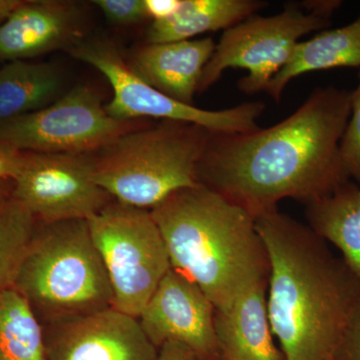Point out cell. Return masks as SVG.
Returning <instances> with one entry per match:
<instances>
[{
    "label": "cell",
    "instance_id": "27",
    "mask_svg": "<svg viewBox=\"0 0 360 360\" xmlns=\"http://www.w3.org/2000/svg\"><path fill=\"white\" fill-rule=\"evenodd\" d=\"M155 360H200L191 348L179 342H167L158 348Z\"/></svg>",
    "mask_w": 360,
    "mask_h": 360
},
{
    "label": "cell",
    "instance_id": "10",
    "mask_svg": "<svg viewBox=\"0 0 360 360\" xmlns=\"http://www.w3.org/2000/svg\"><path fill=\"white\" fill-rule=\"evenodd\" d=\"M94 169L90 155L26 153L13 198L44 224L89 220L110 202Z\"/></svg>",
    "mask_w": 360,
    "mask_h": 360
},
{
    "label": "cell",
    "instance_id": "25",
    "mask_svg": "<svg viewBox=\"0 0 360 360\" xmlns=\"http://www.w3.org/2000/svg\"><path fill=\"white\" fill-rule=\"evenodd\" d=\"M25 151L0 139V181H14L25 165Z\"/></svg>",
    "mask_w": 360,
    "mask_h": 360
},
{
    "label": "cell",
    "instance_id": "4",
    "mask_svg": "<svg viewBox=\"0 0 360 360\" xmlns=\"http://www.w3.org/2000/svg\"><path fill=\"white\" fill-rule=\"evenodd\" d=\"M212 132L170 120L130 130L94 156V179L115 201L151 210L175 191L200 184L198 163Z\"/></svg>",
    "mask_w": 360,
    "mask_h": 360
},
{
    "label": "cell",
    "instance_id": "5",
    "mask_svg": "<svg viewBox=\"0 0 360 360\" xmlns=\"http://www.w3.org/2000/svg\"><path fill=\"white\" fill-rule=\"evenodd\" d=\"M13 288L53 324L111 307L112 288L87 220L34 232Z\"/></svg>",
    "mask_w": 360,
    "mask_h": 360
},
{
    "label": "cell",
    "instance_id": "15",
    "mask_svg": "<svg viewBox=\"0 0 360 360\" xmlns=\"http://www.w3.org/2000/svg\"><path fill=\"white\" fill-rule=\"evenodd\" d=\"M221 360H284L267 314V283L246 290L226 311L215 310Z\"/></svg>",
    "mask_w": 360,
    "mask_h": 360
},
{
    "label": "cell",
    "instance_id": "17",
    "mask_svg": "<svg viewBox=\"0 0 360 360\" xmlns=\"http://www.w3.org/2000/svg\"><path fill=\"white\" fill-rule=\"evenodd\" d=\"M266 6L260 0H182L172 18L153 21L148 44L184 41L206 32H225Z\"/></svg>",
    "mask_w": 360,
    "mask_h": 360
},
{
    "label": "cell",
    "instance_id": "19",
    "mask_svg": "<svg viewBox=\"0 0 360 360\" xmlns=\"http://www.w3.org/2000/svg\"><path fill=\"white\" fill-rule=\"evenodd\" d=\"M61 77L47 63L16 60L0 68V122L34 112L53 103Z\"/></svg>",
    "mask_w": 360,
    "mask_h": 360
},
{
    "label": "cell",
    "instance_id": "21",
    "mask_svg": "<svg viewBox=\"0 0 360 360\" xmlns=\"http://www.w3.org/2000/svg\"><path fill=\"white\" fill-rule=\"evenodd\" d=\"M34 217L11 198L0 210V297L14 288L34 236Z\"/></svg>",
    "mask_w": 360,
    "mask_h": 360
},
{
    "label": "cell",
    "instance_id": "11",
    "mask_svg": "<svg viewBox=\"0 0 360 360\" xmlns=\"http://www.w3.org/2000/svg\"><path fill=\"white\" fill-rule=\"evenodd\" d=\"M139 322L156 348L179 342L200 360H221L217 333L215 307L193 281L174 269L158 285L142 310Z\"/></svg>",
    "mask_w": 360,
    "mask_h": 360
},
{
    "label": "cell",
    "instance_id": "22",
    "mask_svg": "<svg viewBox=\"0 0 360 360\" xmlns=\"http://www.w3.org/2000/svg\"><path fill=\"white\" fill-rule=\"evenodd\" d=\"M340 148L350 179L360 186V71L359 84L352 90V115Z\"/></svg>",
    "mask_w": 360,
    "mask_h": 360
},
{
    "label": "cell",
    "instance_id": "12",
    "mask_svg": "<svg viewBox=\"0 0 360 360\" xmlns=\"http://www.w3.org/2000/svg\"><path fill=\"white\" fill-rule=\"evenodd\" d=\"M47 360H155L139 319L113 307L54 323Z\"/></svg>",
    "mask_w": 360,
    "mask_h": 360
},
{
    "label": "cell",
    "instance_id": "2",
    "mask_svg": "<svg viewBox=\"0 0 360 360\" xmlns=\"http://www.w3.org/2000/svg\"><path fill=\"white\" fill-rule=\"evenodd\" d=\"M269 260L267 314L284 360H333L360 278L278 207L255 217Z\"/></svg>",
    "mask_w": 360,
    "mask_h": 360
},
{
    "label": "cell",
    "instance_id": "6",
    "mask_svg": "<svg viewBox=\"0 0 360 360\" xmlns=\"http://www.w3.org/2000/svg\"><path fill=\"white\" fill-rule=\"evenodd\" d=\"M338 0L288 2L274 16L252 15L225 30L201 75L198 94L219 82L229 68L248 71L238 86L243 94L266 91L274 77L290 61L303 37L331 25Z\"/></svg>",
    "mask_w": 360,
    "mask_h": 360
},
{
    "label": "cell",
    "instance_id": "9",
    "mask_svg": "<svg viewBox=\"0 0 360 360\" xmlns=\"http://www.w3.org/2000/svg\"><path fill=\"white\" fill-rule=\"evenodd\" d=\"M134 129V120L111 117L96 90L80 84L42 110L0 122V139L25 153L91 155Z\"/></svg>",
    "mask_w": 360,
    "mask_h": 360
},
{
    "label": "cell",
    "instance_id": "23",
    "mask_svg": "<svg viewBox=\"0 0 360 360\" xmlns=\"http://www.w3.org/2000/svg\"><path fill=\"white\" fill-rule=\"evenodd\" d=\"M94 6L115 25H131L148 20L144 0H94Z\"/></svg>",
    "mask_w": 360,
    "mask_h": 360
},
{
    "label": "cell",
    "instance_id": "7",
    "mask_svg": "<svg viewBox=\"0 0 360 360\" xmlns=\"http://www.w3.org/2000/svg\"><path fill=\"white\" fill-rule=\"evenodd\" d=\"M87 222L112 288L111 307L139 319L172 269L150 210L110 201Z\"/></svg>",
    "mask_w": 360,
    "mask_h": 360
},
{
    "label": "cell",
    "instance_id": "20",
    "mask_svg": "<svg viewBox=\"0 0 360 360\" xmlns=\"http://www.w3.org/2000/svg\"><path fill=\"white\" fill-rule=\"evenodd\" d=\"M0 360H47L37 314L15 288L0 297Z\"/></svg>",
    "mask_w": 360,
    "mask_h": 360
},
{
    "label": "cell",
    "instance_id": "26",
    "mask_svg": "<svg viewBox=\"0 0 360 360\" xmlns=\"http://www.w3.org/2000/svg\"><path fill=\"white\" fill-rule=\"evenodd\" d=\"M182 0H144L146 15L153 21L172 18L179 11Z\"/></svg>",
    "mask_w": 360,
    "mask_h": 360
},
{
    "label": "cell",
    "instance_id": "13",
    "mask_svg": "<svg viewBox=\"0 0 360 360\" xmlns=\"http://www.w3.org/2000/svg\"><path fill=\"white\" fill-rule=\"evenodd\" d=\"M84 18L75 2L21 1L0 26V60L9 63L68 49L84 40Z\"/></svg>",
    "mask_w": 360,
    "mask_h": 360
},
{
    "label": "cell",
    "instance_id": "14",
    "mask_svg": "<svg viewBox=\"0 0 360 360\" xmlns=\"http://www.w3.org/2000/svg\"><path fill=\"white\" fill-rule=\"evenodd\" d=\"M215 46L212 37L148 44L136 52L129 65L137 77L161 94L180 103L193 105L201 75Z\"/></svg>",
    "mask_w": 360,
    "mask_h": 360
},
{
    "label": "cell",
    "instance_id": "29",
    "mask_svg": "<svg viewBox=\"0 0 360 360\" xmlns=\"http://www.w3.org/2000/svg\"><path fill=\"white\" fill-rule=\"evenodd\" d=\"M7 181H0V210L4 207V205L7 202V200H6V196H4V193H6V188H4V184H6Z\"/></svg>",
    "mask_w": 360,
    "mask_h": 360
},
{
    "label": "cell",
    "instance_id": "18",
    "mask_svg": "<svg viewBox=\"0 0 360 360\" xmlns=\"http://www.w3.org/2000/svg\"><path fill=\"white\" fill-rule=\"evenodd\" d=\"M307 225L341 252L360 278V186L350 180L335 193L305 205Z\"/></svg>",
    "mask_w": 360,
    "mask_h": 360
},
{
    "label": "cell",
    "instance_id": "1",
    "mask_svg": "<svg viewBox=\"0 0 360 360\" xmlns=\"http://www.w3.org/2000/svg\"><path fill=\"white\" fill-rule=\"evenodd\" d=\"M350 115L352 90L319 87L269 129L212 132L198 181L255 217L285 198L321 200L352 180L340 148Z\"/></svg>",
    "mask_w": 360,
    "mask_h": 360
},
{
    "label": "cell",
    "instance_id": "16",
    "mask_svg": "<svg viewBox=\"0 0 360 360\" xmlns=\"http://www.w3.org/2000/svg\"><path fill=\"white\" fill-rule=\"evenodd\" d=\"M360 68V13L352 22L328 28L296 45L292 56L266 89L279 103L291 80L314 71L333 68Z\"/></svg>",
    "mask_w": 360,
    "mask_h": 360
},
{
    "label": "cell",
    "instance_id": "28",
    "mask_svg": "<svg viewBox=\"0 0 360 360\" xmlns=\"http://www.w3.org/2000/svg\"><path fill=\"white\" fill-rule=\"evenodd\" d=\"M20 0H0V26L6 22L14 9L20 4Z\"/></svg>",
    "mask_w": 360,
    "mask_h": 360
},
{
    "label": "cell",
    "instance_id": "24",
    "mask_svg": "<svg viewBox=\"0 0 360 360\" xmlns=\"http://www.w3.org/2000/svg\"><path fill=\"white\" fill-rule=\"evenodd\" d=\"M333 360H360V297L348 316Z\"/></svg>",
    "mask_w": 360,
    "mask_h": 360
},
{
    "label": "cell",
    "instance_id": "3",
    "mask_svg": "<svg viewBox=\"0 0 360 360\" xmlns=\"http://www.w3.org/2000/svg\"><path fill=\"white\" fill-rule=\"evenodd\" d=\"M150 212L172 269L193 281L217 311L269 283V255L255 217L221 194L198 184L170 194Z\"/></svg>",
    "mask_w": 360,
    "mask_h": 360
},
{
    "label": "cell",
    "instance_id": "8",
    "mask_svg": "<svg viewBox=\"0 0 360 360\" xmlns=\"http://www.w3.org/2000/svg\"><path fill=\"white\" fill-rule=\"evenodd\" d=\"M70 52L73 58L96 68L108 80L113 96L105 110L117 120L156 118L193 123L220 134H241L258 129L257 120L266 108L262 101L220 110L180 103L137 77L115 45L108 40H82Z\"/></svg>",
    "mask_w": 360,
    "mask_h": 360
}]
</instances>
